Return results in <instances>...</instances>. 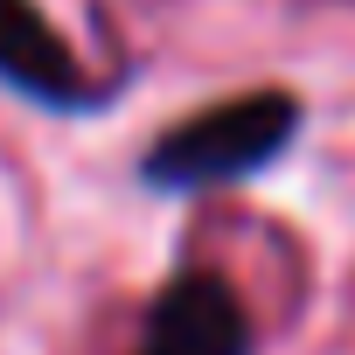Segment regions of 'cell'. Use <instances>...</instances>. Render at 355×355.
<instances>
[{"instance_id":"cell-3","label":"cell","mask_w":355,"mask_h":355,"mask_svg":"<svg viewBox=\"0 0 355 355\" xmlns=\"http://www.w3.org/2000/svg\"><path fill=\"white\" fill-rule=\"evenodd\" d=\"M0 84L49 105V112H84L98 105V84L84 77L77 49L49 28L35 0H0Z\"/></svg>"},{"instance_id":"cell-2","label":"cell","mask_w":355,"mask_h":355,"mask_svg":"<svg viewBox=\"0 0 355 355\" xmlns=\"http://www.w3.org/2000/svg\"><path fill=\"white\" fill-rule=\"evenodd\" d=\"M132 355H251L244 300L216 272H182L174 286H160Z\"/></svg>"},{"instance_id":"cell-1","label":"cell","mask_w":355,"mask_h":355,"mask_svg":"<svg viewBox=\"0 0 355 355\" xmlns=\"http://www.w3.org/2000/svg\"><path fill=\"white\" fill-rule=\"evenodd\" d=\"M293 132H300V98L279 84H258V91H237L182 125H167L139 160V182L160 196L223 189V182H244V174L272 167L293 146Z\"/></svg>"}]
</instances>
